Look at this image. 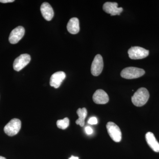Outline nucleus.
I'll return each mask as SVG.
<instances>
[{
    "label": "nucleus",
    "mask_w": 159,
    "mask_h": 159,
    "mask_svg": "<svg viewBox=\"0 0 159 159\" xmlns=\"http://www.w3.org/2000/svg\"><path fill=\"white\" fill-rule=\"evenodd\" d=\"M66 77L65 73L62 71H58L54 73L50 79V85L54 88H58Z\"/></svg>",
    "instance_id": "nucleus-10"
},
{
    "label": "nucleus",
    "mask_w": 159,
    "mask_h": 159,
    "mask_svg": "<svg viewBox=\"0 0 159 159\" xmlns=\"http://www.w3.org/2000/svg\"><path fill=\"white\" fill-rule=\"evenodd\" d=\"M118 3L116 2H107L103 5L102 9L106 13L110 14L111 16L120 15L123 11V9L122 7L118 8Z\"/></svg>",
    "instance_id": "nucleus-8"
},
{
    "label": "nucleus",
    "mask_w": 159,
    "mask_h": 159,
    "mask_svg": "<svg viewBox=\"0 0 159 159\" xmlns=\"http://www.w3.org/2000/svg\"><path fill=\"white\" fill-rule=\"evenodd\" d=\"M85 130L86 133L88 134H91L93 132V130L92 128L90 126H87L85 127Z\"/></svg>",
    "instance_id": "nucleus-18"
},
{
    "label": "nucleus",
    "mask_w": 159,
    "mask_h": 159,
    "mask_svg": "<svg viewBox=\"0 0 159 159\" xmlns=\"http://www.w3.org/2000/svg\"><path fill=\"white\" fill-rule=\"evenodd\" d=\"M145 74V71L143 69L134 67H129L121 71V76L125 79H133L142 77Z\"/></svg>",
    "instance_id": "nucleus-2"
},
{
    "label": "nucleus",
    "mask_w": 159,
    "mask_h": 159,
    "mask_svg": "<svg viewBox=\"0 0 159 159\" xmlns=\"http://www.w3.org/2000/svg\"><path fill=\"white\" fill-rule=\"evenodd\" d=\"M128 53L130 59H141L148 56L149 51L141 47H133L128 50Z\"/></svg>",
    "instance_id": "nucleus-5"
},
{
    "label": "nucleus",
    "mask_w": 159,
    "mask_h": 159,
    "mask_svg": "<svg viewBox=\"0 0 159 159\" xmlns=\"http://www.w3.org/2000/svg\"><path fill=\"white\" fill-rule=\"evenodd\" d=\"M0 159H6V158L4 157L0 156Z\"/></svg>",
    "instance_id": "nucleus-21"
},
{
    "label": "nucleus",
    "mask_w": 159,
    "mask_h": 159,
    "mask_svg": "<svg viewBox=\"0 0 159 159\" xmlns=\"http://www.w3.org/2000/svg\"><path fill=\"white\" fill-rule=\"evenodd\" d=\"M103 68L102 57L100 54H97L94 57L91 66V73L94 76H98L102 73Z\"/></svg>",
    "instance_id": "nucleus-6"
},
{
    "label": "nucleus",
    "mask_w": 159,
    "mask_h": 159,
    "mask_svg": "<svg viewBox=\"0 0 159 159\" xmlns=\"http://www.w3.org/2000/svg\"><path fill=\"white\" fill-rule=\"evenodd\" d=\"M21 127V122L20 119H13L4 127L5 133L9 136H13L18 133Z\"/></svg>",
    "instance_id": "nucleus-3"
},
{
    "label": "nucleus",
    "mask_w": 159,
    "mask_h": 159,
    "mask_svg": "<svg viewBox=\"0 0 159 159\" xmlns=\"http://www.w3.org/2000/svg\"><path fill=\"white\" fill-rule=\"evenodd\" d=\"M69 159H79V158H78V157L73 156H72Z\"/></svg>",
    "instance_id": "nucleus-20"
},
{
    "label": "nucleus",
    "mask_w": 159,
    "mask_h": 159,
    "mask_svg": "<svg viewBox=\"0 0 159 159\" xmlns=\"http://www.w3.org/2000/svg\"><path fill=\"white\" fill-rule=\"evenodd\" d=\"M107 132L114 142H119L122 139V133L119 126L113 122H107L106 125Z\"/></svg>",
    "instance_id": "nucleus-4"
},
{
    "label": "nucleus",
    "mask_w": 159,
    "mask_h": 159,
    "mask_svg": "<svg viewBox=\"0 0 159 159\" xmlns=\"http://www.w3.org/2000/svg\"><path fill=\"white\" fill-rule=\"evenodd\" d=\"M149 98L148 90L145 88L139 89L132 97L133 103L137 107H142L146 104Z\"/></svg>",
    "instance_id": "nucleus-1"
},
{
    "label": "nucleus",
    "mask_w": 159,
    "mask_h": 159,
    "mask_svg": "<svg viewBox=\"0 0 159 159\" xmlns=\"http://www.w3.org/2000/svg\"><path fill=\"white\" fill-rule=\"evenodd\" d=\"M77 113L79 117L78 119L76 121L77 125H79L80 126H84L85 124V119L87 116V110L84 107L83 108H79L77 110Z\"/></svg>",
    "instance_id": "nucleus-15"
},
{
    "label": "nucleus",
    "mask_w": 159,
    "mask_h": 159,
    "mask_svg": "<svg viewBox=\"0 0 159 159\" xmlns=\"http://www.w3.org/2000/svg\"><path fill=\"white\" fill-rule=\"evenodd\" d=\"M25 29L22 26H18L13 29L9 36V41L12 44L17 43L24 36Z\"/></svg>",
    "instance_id": "nucleus-9"
},
{
    "label": "nucleus",
    "mask_w": 159,
    "mask_h": 159,
    "mask_svg": "<svg viewBox=\"0 0 159 159\" xmlns=\"http://www.w3.org/2000/svg\"><path fill=\"white\" fill-rule=\"evenodd\" d=\"M40 10L45 19L48 21H50L52 19L54 15V10L48 3H43L41 6Z\"/></svg>",
    "instance_id": "nucleus-12"
},
{
    "label": "nucleus",
    "mask_w": 159,
    "mask_h": 159,
    "mask_svg": "<svg viewBox=\"0 0 159 159\" xmlns=\"http://www.w3.org/2000/svg\"><path fill=\"white\" fill-rule=\"evenodd\" d=\"M68 31L72 34H76L80 31L79 21L76 17L70 19L67 25Z\"/></svg>",
    "instance_id": "nucleus-14"
},
{
    "label": "nucleus",
    "mask_w": 159,
    "mask_h": 159,
    "mask_svg": "<svg viewBox=\"0 0 159 159\" xmlns=\"http://www.w3.org/2000/svg\"><path fill=\"white\" fill-rule=\"evenodd\" d=\"M14 2V0H0V2L3 3L13 2Z\"/></svg>",
    "instance_id": "nucleus-19"
},
{
    "label": "nucleus",
    "mask_w": 159,
    "mask_h": 159,
    "mask_svg": "<svg viewBox=\"0 0 159 159\" xmlns=\"http://www.w3.org/2000/svg\"><path fill=\"white\" fill-rule=\"evenodd\" d=\"M69 124H70V120L68 118H65L63 119L57 120V127L61 129H66L68 127Z\"/></svg>",
    "instance_id": "nucleus-16"
},
{
    "label": "nucleus",
    "mask_w": 159,
    "mask_h": 159,
    "mask_svg": "<svg viewBox=\"0 0 159 159\" xmlns=\"http://www.w3.org/2000/svg\"><path fill=\"white\" fill-rule=\"evenodd\" d=\"M93 99L94 102L98 104H106L109 100L107 94L102 89L97 90L93 95Z\"/></svg>",
    "instance_id": "nucleus-11"
},
{
    "label": "nucleus",
    "mask_w": 159,
    "mask_h": 159,
    "mask_svg": "<svg viewBox=\"0 0 159 159\" xmlns=\"http://www.w3.org/2000/svg\"><path fill=\"white\" fill-rule=\"evenodd\" d=\"M31 59V56L29 54H21L15 60L13 64V69L18 72L21 70L29 64Z\"/></svg>",
    "instance_id": "nucleus-7"
},
{
    "label": "nucleus",
    "mask_w": 159,
    "mask_h": 159,
    "mask_svg": "<svg viewBox=\"0 0 159 159\" xmlns=\"http://www.w3.org/2000/svg\"><path fill=\"white\" fill-rule=\"evenodd\" d=\"M88 123L91 125H96L98 122L97 118L95 117H92L90 118L88 121Z\"/></svg>",
    "instance_id": "nucleus-17"
},
{
    "label": "nucleus",
    "mask_w": 159,
    "mask_h": 159,
    "mask_svg": "<svg viewBox=\"0 0 159 159\" xmlns=\"http://www.w3.org/2000/svg\"><path fill=\"white\" fill-rule=\"evenodd\" d=\"M145 139L148 145L155 152H159V143L152 133L148 132L145 135Z\"/></svg>",
    "instance_id": "nucleus-13"
}]
</instances>
